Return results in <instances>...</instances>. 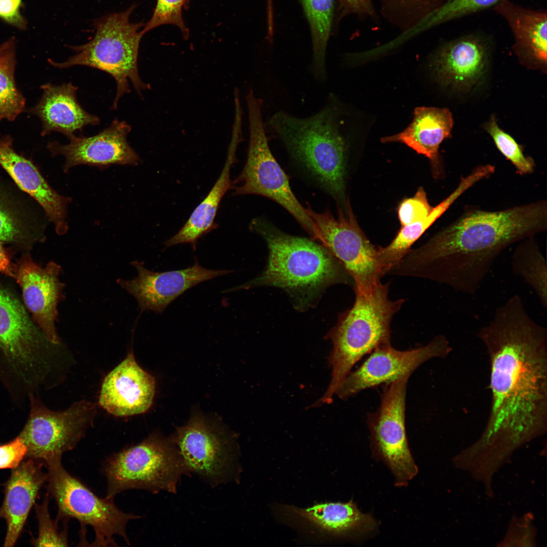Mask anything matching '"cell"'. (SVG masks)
Here are the masks:
<instances>
[{"label": "cell", "instance_id": "ab89813d", "mask_svg": "<svg viewBox=\"0 0 547 547\" xmlns=\"http://www.w3.org/2000/svg\"><path fill=\"white\" fill-rule=\"evenodd\" d=\"M339 17L350 14L358 16L376 17V12L372 0H338Z\"/></svg>", "mask_w": 547, "mask_h": 547}, {"label": "cell", "instance_id": "ffe728a7", "mask_svg": "<svg viewBox=\"0 0 547 547\" xmlns=\"http://www.w3.org/2000/svg\"><path fill=\"white\" fill-rule=\"evenodd\" d=\"M155 387L154 378L140 367L131 352L105 377L99 404L116 416L143 413L152 405Z\"/></svg>", "mask_w": 547, "mask_h": 547}, {"label": "cell", "instance_id": "9c48e42d", "mask_svg": "<svg viewBox=\"0 0 547 547\" xmlns=\"http://www.w3.org/2000/svg\"><path fill=\"white\" fill-rule=\"evenodd\" d=\"M249 124V143L244 167L232 183L233 194L265 197L287 211L313 239L315 226L305 208L293 192L289 178L274 157L263 122L262 100L251 90L246 97Z\"/></svg>", "mask_w": 547, "mask_h": 547}, {"label": "cell", "instance_id": "4fadbf2b", "mask_svg": "<svg viewBox=\"0 0 547 547\" xmlns=\"http://www.w3.org/2000/svg\"><path fill=\"white\" fill-rule=\"evenodd\" d=\"M410 375L386 383L378 409L368 416L373 446L384 459L398 486H405L417 474L406 433L407 386Z\"/></svg>", "mask_w": 547, "mask_h": 547}, {"label": "cell", "instance_id": "52a82bcc", "mask_svg": "<svg viewBox=\"0 0 547 547\" xmlns=\"http://www.w3.org/2000/svg\"><path fill=\"white\" fill-rule=\"evenodd\" d=\"M106 497L114 498L131 489L176 493L183 474H189L176 446L158 433L113 454L104 463Z\"/></svg>", "mask_w": 547, "mask_h": 547}, {"label": "cell", "instance_id": "7a4b0ae2", "mask_svg": "<svg viewBox=\"0 0 547 547\" xmlns=\"http://www.w3.org/2000/svg\"><path fill=\"white\" fill-rule=\"evenodd\" d=\"M546 227L545 200L497 211L469 209L421 247L410 250L394 271L474 295L504 250Z\"/></svg>", "mask_w": 547, "mask_h": 547}, {"label": "cell", "instance_id": "ee69618b", "mask_svg": "<svg viewBox=\"0 0 547 547\" xmlns=\"http://www.w3.org/2000/svg\"><path fill=\"white\" fill-rule=\"evenodd\" d=\"M189 1H190V0H187V4H188V3H189Z\"/></svg>", "mask_w": 547, "mask_h": 547}, {"label": "cell", "instance_id": "60d3db41", "mask_svg": "<svg viewBox=\"0 0 547 547\" xmlns=\"http://www.w3.org/2000/svg\"><path fill=\"white\" fill-rule=\"evenodd\" d=\"M21 0H0V18L12 25L24 28L25 21L20 13Z\"/></svg>", "mask_w": 547, "mask_h": 547}, {"label": "cell", "instance_id": "83f0119b", "mask_svg": "<svg viewBox=\"0 0 547 547\" xmlns=\"http://www.w3.org/2000/svg\"><path fill=\"white\" fill-rule=\"evenodd\" d=\"M473 185L471 179L467 177L462 178L452 192L438 205L433 207L426 217L402 226L389 245L385 247H377L379 260L385 274H388L401 261L409 252L413 244Z\"/></svg>", "mask_w": 547, "mask_h": 547}, {"label": "cell", "instance_id": "44dd1931", "mask_svg": "<svg viewBox=\"0 0 547 547\" xmlns=\"http://www.w3.org/2000/svg\"><path fill=\"white\" fill-rule=\"evenodd\" d=\"M277 512L284 521L322 537L366 533L376 526L374 519L360 512L352 501L315 503L307 508L283 505Z\"/></svg>", "mask_w": 547, "mask_h": 547}, {"label": "cell", "instance_id": "e575fe53", "mask_svg": "<svg viewBox=\"0 0 547 547\" xmlns=\"http://www.w3.org/2000/svg\"><path fill=\"white\" fill-rule=\"evenodd\" d=\"M10 203L0 193V242L24 246L33 243L38 238L32 236Z\"/></svg>", "mask_w": 547, "mask_h": 547}, {"label": "cell", "instance_id": "7c38bea8", "mask_svg": "<svg viewBox=\"0 0 547 547\" xmlns=\"http://www.w3.org/2000/svg\"><path fill=\"white\" fill-rule=\"evenodd\" d=\"M28 397L30 412L19 436L27 446L26 457L45 466L75 447L92 425L96 407L94 403L83 400L56 412L47 408L33 394Z\"/></svg>", "mask_w": 547, "mask_h": 547}, {"label": "cell", "instance_id": "4316f807", "mask_svg": "<svg viewBox=\"0 0 547 547\" xmlns=\"http://www.w3.org/2000/svg\"><path fill=\"white\" fill-rule=\"evenodd\" d=\"M241 138V128L233 127L226 161L219 177L179 231L164 243L166 247L189 244L195 250L198 240L216 227L214 220L220 202L233 186L230 178V169L236 161L237 148Z\"/></svg>", "mask_w": 547, "mask_h": 547}, {"label": "cell", "instance_id": "ba28073f", "mask_svg": "<svg viewBox=\"0 0 547 547\" xmlns=\"http://www.w3.org/2000/svg\"><path fill=\"white\" fill-rule=\"evenodd\" d=\"M50 344L17 298L0 284V376L9 389L33 393Z\"/></svg>", "mask_w": 547, "mask_h": 547}, {"label": "cell", "instance_id": "5bb4252c", "mask_svg": "<svg viewBox=\"0 0 547 547\" xmlns=\"http://www.w3.org/2000/svg\"><path fill=\"white\" fill-rule=\"evenodd\" d=\"M171 439L189 473L197 474L212 486L236 478L238 454L233 442L202 418L193 417L178 427Z\"/></svg>", "mask_w": 547, "mask_h": 547}, {"label": "cell", "instance_id": "d6986e66", "mask_svg": "<svg viewBox=\"0 0 547 547\" xmlns=\"http://www.w3.org/2000/svg\"><path fill=\"white\" fill-rule=\"evenodd\" d=\"M486 36L469 34L445 43L433 58L435 74L445 86L467 90L481 79L491 53Z\"/></svg>", "mask_w": 547, "mask_h": 547}, {"label": "cell", "instance_id": "8fae6325", "mask_svg": "<svg viewBox=\"0 0 547 547\" xmlns=\"http://www.w3.org/2000/svg\"><path fill=\"white\" fill-rule=\"evenodd\" d=\"M306 211L315 226L314 239L343 265L354 282V288H368L381 282L385 275L377 248L365 235L346 201L339 207L337 218L328 210L315 212L308 203Z\"/></svg>", "mask_w": 547, "mask_h": 547}, {"label": "cell", "instance_id": "74e56055", "mask_svg": "<svg viewBox=\"0 0 547 547\" xmlns=\"http://www.w3.org/2000/svg\"><path fill=\"white\" fill-rule=\"evenodd\" d=\"M433 208L424 189L420 187L414 197L404 200L399 206L398 216L402 226L425 218Z\"/></svg>", "mask_w": 547, "mask_h": 547}, {"label": "cell", "instance_id": "2e32d148", "mask_svg": "<svg viewBox=\"0 0 547 547\" xmlns=\"http://www.w3.org/2000/svg\"><path fill=\"white\" fill-rule=\"evenodd\" d=\"M132 264L137 269V276L128 280L119 279L118 284L135 298L141 312L150 310L159 314L192 287L231 272L204 268L197 259L192 266L164 272L149 270L138 261Z\"/></svg>", "mask_w": 547, "mask_h": 547}, {"label": "cell", "instance_id": "b9f144b4", "mask_svg": "<svg viewBox=\"0 0 547 547\" xmlns=\"http://www.w3.org/2000/svg\"><path fill=\"white\" fill-rule=\"evenodd\" d=\"M0 273L14 278L13 264L7 252L5 250L3 243L0 242Z\"/></svg>", "mask_w": 547, "mask_h": 547}, {"label": "cell", "instance_id": "8d00e7d4", "mask_svg": "<svg viewBox=\"0 0 547 547\" xmlns=\"http://www.w3.org/2000/svg\"><path fill=\"white\" fill-rule=\"evenodd\" d=\"M187 4V0H157L156 6L150 20L144 24L141 30L143 35L158 26L164 24L177 26L183 37L187 39L189 31L182 17V8Z\"/></svg>", "mask_w": 547, "mask_h": 547}, {"label": "cell", "instance_id": "5b68a950", "mask_svg": "<svg viewBox=\"0 0 547 547\" xmlns=\"http://www.w3.org/2000/svg\"><path fill=\"white\" fill-rule=\"evenodd\" d=\"M252 230L266 241V270L249 285H267L309 292L337 283L353 284L343 265L326 248L306 238L288 235L267 219L253 220Z\"/></svg>", "mask_w": 547, "mask_h": 547}, {"label": "cell", "instance_id": "d6a6232c", "mask_svg": "<svg viewBox=\"0 0 547 547\" xmlns=\"http://www.w3.org/2000/svg\"><path fill=\"white\" fill-rule=\"evenodd\" d=\"M484 128L492 137L498 149L512 163L519 174L523 175L533 172L535 166L533 159L524 155L522 147L498 126L494 115L484 124Z\"/></svg>", "mask_w": 547, "mask_h": 547}, {"label": "cell", "instance_id": "d4e9b609", "mask_svg": "<svg viewBox=\"0 0 547 547\" xmlns=\"http://www.w3.org/2000/svg\"><path fill=\"white\" fill-rule=\"evenodd\" d=\"M493 10L507 23L514 38L513 50L524 65L546 70V12L500 0Z\"/></svg>", "mask_w": 547, "mask_h": 547}, {"label": "cell", "instance_id": "d590c367", "mask_svg": "<svg viewBox=\"0 0 547 547\" xmlns=\"http://www.w3.org/2000/svg\"><path fill=\"white\" fill-rule=\"evenodd\" d=\"M48 494L46 495L42 502L35 505V512L38 522V533L36 538L32 539V544L36 546H68L67 527L59 530L58 520H53L49 510Z\"/></svg>", "mask_w": 547, "mask_h": 547}, {"label": "cell", "instance_id": "3957f363", "mask_svg": "<svg viewBox=\"0 0 547 547\" xmlns=\"http://www.w3.org/2000/svg\"><path fill=\"white\" fill-rule=\"evenodd\" d=\"M338 115L331 97L311 116L299 118L280 111L264 126L283 144L301 176L345 209L347 145Z\"/></svg>", "mask_w": 547, "mask_h": 547}, {"label": "cell", "instance_id": "30bf717a", "mask_svg": "<svg viewBox=\"0 0 547 547\" xmlns=\"http://www.w3.org/2000/svg\"><path fill=\"white\" fill-rule=\"evenodd\" d=\"M47 468L48 494L58 506L56 519L64 521L73 518L82 526L89 525L95 534V545H116L113 537L118 535L130 541L127 526L140 516L120 510L113 498H100L64 467L61 459L52 461Z\"/></svg>", "mask_w": 547, "mask_h": 547}, {"label": "cell", "instance_id": "f35d334b", "mask_svg": "<svg viewBox=\"0 0 547 547\" xmlns=\"http://www.w3.org/2000/svg\"><path fill=\"white\" fill-rule=\"evenodd\" d=\"M27 454V446L19 436L6 444L0 445V469L17 467Z\"/></svg>", "mask_w": 547, "mask_h": 547}, {"label": "cell", "instance_id": "ac0fdd59", "mask_svg": "<svg viewBox=\"0 0 547 547\" xmlns=\"http://www.w3.org/2000/svg\"><path fill=\"white\" fill-rule=\"evenodd\" d=\"M131 130L128 123L116 119L95 135H74L69 139L68 144L53 141L48 143L47 148L52 155L64 157V172L80 165L100 167L111 165H137L140 158L127 139Z\"/></svg>", "mask_w": 547, "mask_h": 547}, {"label": "cell", "instance_id": "7bdbcfd3", "mask_svg": "<svg viewBox=\"0 0 547 547\" xmlns=\"http://www.w3.org/2000/svg\"><path fill=\"white\" fill-rule=\"evenodd\" d=\"M273 21V7L272 0H267V22L271 23Z\"/></svg>", "mask_w": 547, "mask_h": 547}, {"label": "cell", "instance_id": "1f68e13d", "mask_svg": "<svg viewBox=\"0 0 547 547\" xmlns=\"http://www.w3.org/2000/svg\"><path fill=\"white\" fill-rule=\"evenodd\" d=\"M446 0H382L381 13L405 36L415 30Z\"/></svg>", "mask_w": 547, "mask_h": 547}, {"label": "cell", "instance_id": "f546056e", "mask_svg": "<svg viewBox=\"0 0 547 547\" xmlns=\"http://www.w3.org/2000/svg\"><path fill=\"white\" fill-rule=\"evenodd\" d=\"M513 273L535 292L542 306L547 305V267L545 259L534 237L525 239L514 250L511 259Z\"/></svg>", "mask_w": 547, "mask_h": 547}, {"label": "cell", "instance_id": "e0dca14e", "mask_svg": "<svg viewBox=\"0 0 547 547\" xmlns=\"http://www.w3.org/2000/svg\"><path fill=\"white\" fill-rule=\"evenodd\" d=\"M61 266L54 261L43 267L24 255L13 264L14 279L20 285L27 308L46 338L55 345L60 340L55 325L57 305L64 285L59 280Z\"/></svg>", "mask_w": 547, "mask_h": 547}, {"label": "cell", "instance_id": "6da1fadb", "mask_svg": "<svg viewBox=\"0 0 547 547\" xmlns=\"http://www.w3.org/2000/svg\"><path fill=\"white\" fill-rule=\"evenodd\" d=\"M478 336L489 357L491 404L485 427L472 446L506 459L546 432V329L516 294L496 309Z\"/></svg>", "mask_w": 547, "mask_h": 547}, {"label": "cell", "instance_id": "f1b7e54d", "mask_svg": "<svg viewBox=\"0 0 547 547\" xmlns=\"http://www.w3.org/2000/svg\"><path fill=\"white\" fill-rule=\"evenodd\" d=\"M310 28L312 71L320 81L326 77V51L331 33L334 0H299Z\"/></svg>", "mask_w": 547, "mask_h": 547}, {"label": "cell", "instance_id": "7402d4cb", "mask_svg": "<svg viewBox=\"0 0 547 547\" xmlns=\"http://www.w3.org/2000/svg\"><path fill=\"white\" fill-rule=\"evenodd\" d=\"M0 166L21 189L41 205L54 223L57 233H66L67 207L71 199L58 193L29 160L15 151L13 138L9 135H0Z\"/></svg>", "mask_w": 547, "mask_h": 547}, {"label": "cell", "instance_id": "277c9868", "mask_svg": "<svg viewBox=\"0 0 547 547\" xmlns=\"http://www.w3.org/2000/svg\"><path fill=\"white\" fill-rule=\"evenodd\" d=\"M352 307L341 317L333 330V348L329 362L331 379L322 402L329 404L351 368L364 356L390 344L394 316L405 299L389 298V284L381 282L369 288H354Z\"/></svg>", "mask_w": 547, "mask_h": 547}, {"label": "cell", "instance_id": "8992f818", "mask_svg": "<svg viewBox=\"0 0 547 547\" xmlns=\"http://www.w3.org/2000/svg\"><path fill=\"white\" fill-rule=\"evenodd\" d=\"M135 7L103 17L95 23L94 38L85 44L70 47L76 52L63 62L51 59L53 66L63 69L76 65L86 66L110 74L116 84V95L112 105L116 109L120 98L130 92L129 81L142 97V92L150 89L149 84L140 79L138 67L139 48L143 35L140 28L144 24L130 21Z\"/></svg>", "mask_w": 547, "mask_h": 547}, {"label": "cell", "instance_id": "9a60e30c", "mask_svg": "<svg viewBox=\"0 0 547 547\" xmlns=\"http://www.w3.org/2000/svg\"><path fill=\"white\" fill-rule=\"evenodd\" d=\"M452 350L449 341L443 335L435 337L424 346L410 350H397L391 344L380 346L359 368L349 373L336 394L346 399L364 389L390 383L403 375H411L429 360L445 358Z\"/></svg>", "mask_w": 547, "mask_h": 547}, {"label": "cell", "instance_id": "cb8c5ba5", "mask_svg": "<svg viewBox=\"0 0 547 547\" xmlns=\"http://www.w3.org/2000/svg\"><path fill=\"white\" fill-rule=\"evenodd\" d=\"M41 88V98L26 112L41 121L42 136L56 132L69 139L86 126L99 125V118L87 112L79 103L76 94L78 87L71 82L60 85L48 83Z\"/></svg>", "mask_w": 547, "mask_h": 547}, {"label": "cell", "instance_id": "4dcf8cb0", "mask_svg": "<svg viewBox=\"0 0 547 547\" xmlns=\"http://www.w3.org/2000/svg\"><path fill=\"white\" fill-rule=\"evenodd\" d=\"M15 47L13 38L0 45V121H14L25 109V99L15 80Z\"/></svg>", "mask_w": 547, "mask_h": 547}, {"label": "cell", "instance_id": "603a6c76", "mask_svg": "<svg viewBox=\"0 0 547 547\" xmlns=\"http://www.w3.org/2000/svg\"><path fill=\"white\" fill-rule=\"evenodd\" d=\"M44 464L28 458L12 471L5 484L4 498L0 508V519L7 524L5 546L16 543L39 491L47 481L48 473Z\"/></svg>", "mask_w": 547, "mask_h": 547}, {"label": "cell", "instance_id": "836d02e7", "mask_svg": "<svg viewBox=\"0 0 547 547\" xmlns=\"http://www.w3.org/2000/svg\"><path fill=\"white\" fill-rule=\"evenodd\" d=\"M500 0H446L418 27L417 32L494 7Z\"/></svg>", "mask_w": 547, "mask_h": 547}, {"label": "cell", "instance_id": "484cf974", "mask_svg": "<svg viewBox=\"0 0 547 547\" xmlns=\"http://www.w3.org/2000/svg\"><path fill=\"white\" fill-rule=\"evenodd\" d=\"M453 120L447 108L419 107L414 112L411 124L403 132L381 139L382 142L403 143L431 161L435 174L441 172L439 149L451 136Z\"/></svg>", "mask_w": 547, "mask_h": 547}]
</instances>
